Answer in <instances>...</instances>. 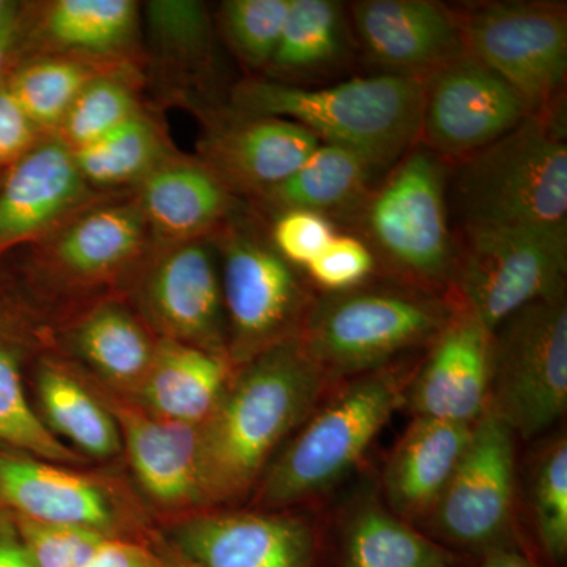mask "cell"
I'll return each instance as SVG.
<instances>
[{
	"label": "cell",
	"mask_w": 567,
	"mask_h": 567,
	"mask_svg": "<svg viewBox=\"0 0 567 567\" xmlns=\"http://www.w3.org/2000/svg\"><path fill=\"white\" fill-rule=\"evenodd\" d=\"M473 425L415 417L383 470L388 509L409 524L427 520L464 457Z\"/></svg>",
	"instance_id": "cell-23"
},
{
	"label": "cell",
	"mask_w": 567,
	"mask_h": 567,
	"mask_svg": "<svg viewBox=\"0 0 567 567\" xmlns=\"http://www.w3.org/2000/svg\"><path fill=\"white\" fill-rule=\"evenodd\" d=\"M71 152L82 178L100 194L140 185L171 155L163 133L144 111L102 140Z\"/></svg>",
	"instance_id": "cell-31"
},
{
	"label": "cell",
	"mask_w": 567,
	"mask_h": 567,
	"mask_svg": "<svg viewBox=\"0 0 567 567\" xmlns=\"http://www.w3.org/2000/svg\"><path fill=\"white\" fill-rule=\"evenodd\" d=\"M480 567H537L527 555L518 551L517 548L499 546L484 551V559Z\"/></svg>",
	"instance_id": "cell-44"
},
{
	"label": "cell",
	"mask_w": 567,
	"mask_h": 567,
	"mask_svg": "<svg viewBox=\"0 0 567 567\" xmlns=\"http://www.w3.org/2000/svg\"><path fill=\"white\" fill-rule=\"evenodd\" d=\"M7 6H9V2H3V0H0V17H2L3 11H6Z\"/></svg>",
	"instance_id": "cell-47"
},
{
	"label": "cell",
	"mask_w": 567,
	"mask_h": 567,
	"mask_svg": "<svg viewBox=\"0 0 567 567\" xmlns=\"http://www.w3.org/2000/svg\"><path fill=\"white\" fill-rule=\"evenodd\" d=\"M488 410L533 440L567 410L566 295L536 301L494 331Z\"/></svg>",
	"instance_id": "cell-9"
},
{
	"label": "cell",
	"mask_w": 567,
	"mask_h": 567,
	"mask_svg": "<svg viewBox=\"0 0 567 567\" xmlns=\"http://www.w3.org/2000/svg\"><path fill=\"white\" fill-rule=\"evenodd\" d=\"M153 245L212 238L240 212V200L199 158L167 155L136 186Z\"/></svg>",
	"instance_id": "cell-20"
},
{
	"label": "cell",
	"mask_w": 567,
	"mask_h": 567,
	"mask_svg": "<svg viewBox=\"0 0 567 567\" xmlns=\"http://www.w3.org/2000/svg\"><path fill=\"white\" fill-rule=\"evenodd\" d=\"M377 265L374 252L358 235L336 234L305 270L324 293H339L364 286Z\"/></svg>",
	"instance_id": "cell-39"
},
{
	"label": "cell",
	"mask_w": 567,
	"mask_h": 567,
	"mask_svg": "<svg viewBox=\"0 0 567 567\" xmlns=\"http://www.w3.org/2000/svg\"><path fill=\"white\" fill-rule=\"evenodd\" d=\"M290 0H227L223 2L221 28L227 43L238 59L251 69H268L276 48Z\"/></svg>",
	"instance_id": "cell-37"
},
{
	"label": "cell",
	"mask_w": 567,
	"mask_h": 567,
	"mask_svg": "<svg viewBox=\"0 0 567 567\" xmlns=\"http://www.w3.org/2000/svg\"><path fill=\"white\" fill-rule=\"evenodd\" d=\"M319 144V137L298 123L234 110L205 130L199 159L235 197L259 200Z\"/></svg>",
	"instance_id": "cell-15"
},
{
	"label": "cell",
	"mask_w": 567,
	"mask_h": 567,
	"mask_svg": "<svg viewBox=\"0 0 567 567\" xmlns=\"http://www.w3.org/2000/svg\"><path fill=\"white\" fill-rule=\"evenodd\" d=\"M450 295L491 333L511 316L566 295L567 226H468Z\"/></svg>",
	"instance_id": "cell-8"
},
{
	"label": "cell",
	"mask_w": 567,
	"mask_h": 567,
	"mask_svg": "<svg viewBox=\"0 0 567 567\" xmlns=\"http://www.w3.org/2000/svg\"><path fill=\"white\" fill-rule=\"evenodd\" d=\"M352 22L368 58L388 73L429 78L466 52L456 11L434 0H361Z\"/></svg>",
	"instance_id": "cell-18"
},
{
	"label": "cell",
	"mask_w": 567,
	"mask_h": 567,
	"mask_svg": "<svg viewBox=\"0 0 567 567\" xmlns=\"http://www.w3.org/2000/svg\"><path fill=\"white\" fill-rule=\"evenodd\" d=\"M427 78L380 73L328 87L248 80L234 89V110L305 126L320 142L360 153L377 169L405 155L420 137Z\"/></svg>",
	"instance_id": "cell-2"
},
{
	"label": "cell",
	"mask_w": 567,
	"mask_h": 567,
	"mask_svg": "<svg viewBox=\"0 0 567 567\" xmlns=\"http://www.w3.org/2000/svg\"><path fill=\"white\" fill-rule=\"evenodd\" d=\"M450 555L372 498L346 527L344 567H447Z\"/></svg>",
	"instance_id": "cell-29"
},
{
	"label": "cell",
	"mask_w": 567,
	"mask_h": 567,
	"mask_svg": "<svg viewBox=\"0 0 567 567\" xmlns=\"http://www.w3.org/2000/svg\"><path fill=\"white\" fill-rule=\"evenodd\" d=\"M145 20L155 51L164 62L199 65L212 50V21L207 7L192 0L145 3Z\"/></svg>",
	"instance_id": "cell-36"
},
{
	"label": "cell",
	"mask_w": 567,
	"mask_h": 567,
	"mask_svg": "<svg viewBox=\"0 0 567 567\" xmlns=\"http://www.w3.org/2000/svg\"><path fill=\"white\" fill-rule=\"evenodd\" d=\"M218 252L227 354L240 368L298 338L316 298L259 224L238 212L212 237Z\"/></svg>",
	"instance_id": "cell-7"
},
{
	"label": "cell",
	"mask_w": 567,
	"mask_h": 567,
	"mask_svg": "<svg viewBox=\"0 0 567 567\" xmlns=\"http://www.w3.org/2000/svg\"><path fill=\"white\" fill-rule=\"evenodd\" d=\"M137 274L141 312L158 339L227 354L221 275L212 238L153 245Z\"/></svg>",
	"instance_id": "cell-12"
},
{
	"label": "cell",
	"mask_w": 567,
	"mask_h": 567,
	"mask_svg": "<svg viewBox=\"0 0 567 567\" xmlns=\"http://www.w3.org/2000/svg\"><path fill=\"white\" fill-rule=\"evenodd\" d=\"M123 73L125 70L100 74L74 100L54 134L70 151H80L102 140L140 114V100L132 81Z\"/></svg>",
	"instance_id": "cell-33"
},
{
	"label": "cell",
	"mask_w": 567,
	"mask_h": 567,
	"mask_svg": "<svg viewBox=\"0 0 567 567\" xmlns=\"http://www.w3.org/2000/svg\"><path fill=\"white\" fill-rule=\"evenodd\" d=\"M494 333L458 306L405 393L415 417L473 425L487 412Z\"/></svg>",
	"instance_id": "cell-16"
},
{
	"label": "cell",
	"mask_w": 567,
	"mask_h": 567,
	"mask_svg": "<svg viewBox=\"0 0 567 567\" xmlns=\"http://www.w3.org/2000/svg\"><path fill=\"white\" fill-rule=\"evenodd\" d=\"M374 171L377 167L360 153L320 142L289 178L257 203L275 215L308 210L333 221L334 216H353L369 194Z\"/></svg>",
	"instance_id": "cell-26"
},
{
	"label": "cell",
	"mask_w": 567,
	"mask_h": 567,
	"mask_svg": "<svg viewBox=\"0 0 567 567\" xmlns=\"http://www.w3.org/2000/svg\"><path fill=\"white\" fill-rule=\"evenodd\" d=\"M234 372L227 354L158 339L148 374L137 391L152 415L199 427L215 412Z\"/></svg>",
	"instance_id": "cell-24"
},
{
	"label": "cell",
	"mask_w": 567,
	"mask_h": 567,
	"mask_svg": "<svg viewBox=\"0 0 567 567\" xmlns=\"http://www.w3.org/2000/svg\"><path fill=\"white\" fill-rule=\"evenodd\" d=\"M565 99L461 163L464 226H567Z\"/></svg>",
	"instance_id": "cell-5"
},
{
	"label": "cell",
	"mask_w": 567,
	"mask_h": 567,
	"mask_svg": "<svg viewBox=\"0 0 567 567\" xmlns=\"http://www.w3.org/2000/svg\"><path fill=\"white\" fill-rule=\"evenodd\" d=\"M0 567H37L21 535L0 527Z\"/></svg>",
	"instance_id": "cell-43"
},
{
	"label": "cell",
	"mask_w": 567,
	"mask_h": 567,
	"mask_svg": "<svg viewBox=\"0 0 567 567\" xmlns=\"http://www.w3.org/2000/svg\"><path fill=\"white\" fill-rule=\"evenodd\" d=\"M121 71L70 55H41L6 82L43 136H54L82 89L100 74Z\"/></svg>",
	"instance_id": "cell-32"
},
{
	"label": "cell",
	"mask_w": 567,
	"mask_h": 567,
	"mask_svg": "<svg viewBox=\"0 0 567 567\" xmlns=\"http://www.w3.org/2000/svg\"><path fill=\"white\" fill-rule=\"evenodd\" d=\"M175 539L197 567H309L315 554L308 522L271 511L189 518Z\"/></svg>",
	"instance_id": "cell-19"
},
{
	"label": "cell",
	"mask_w": 567,
	"mask_h": 567,
	"mask_svg": "<svg viewBox=\"0 0 567 567\" xmlns=\"http://www.w3.org/2000/svg\"><path fill=\"white\" fill-rule=\"evenodd\" d=\"M334 223L328 216L308 210H287L275 215L271 245L295 268H305L333 240Z\"/></svg>",
	"instance_id": "cell-40"
},
{
	"label": "cell",
	"mask_w": 567,
	"mask_h": 567,
	"mask_svg": "<svg viewBox=\"0 0 567 567\" xmlns=\"http://www.w3.org/2000/svg\"><path fill=\"white\" fill-rule=\"evenodd\" d=\"M454 11L465 51L513 85L533 110L565 99V2H481Z\"/></svg>",
	"instance_id": "cell-10"
},
{
	"label": "cell",
	"mask_w": 567,
	"mask_h": 567,
	"mask_svg": "<svg viewBox=\"0 0 567 567\" xmlns=\"http://www.w3.org/2000/svg\"><path fill=\"white\" fill-rule=\"evenodd\" d=\"M39 245L40 262L52 279L93 287L136 274L153 241L134 197L118 203L103 197Z\"/></svg>",
	"instance_id": "cell-14"
},
{
	"label": "cell",
	"mask_w": 567,
	"mask_h": 567,
	"mask_svg": "<svg viewBox=\"0 0 567 567\" xmlns=\"http://www.w3.org/2000/svg\"><path fill=\"white\" fill-rule=\"evenodd\" d=\"M18 529L37 567H84L107 537L95 529L43 525L20 517Z\"/></svg>",
	"instance_id": "cell-38"
},
{
	"label": "cell",
	"mask_w": 567,
	"mask_h": 567,
	"mask_svg": "<svg viewBox=\"0 0 567 567\" xmlns=\"http://www.w3.org/2000/svg\"><path fill=\"white\" fill-rule=\"evenodd\" d=\"M71 339L82 360L106 382L136 391L158 346L148 324L117 301L92 308L74 327Z\"/></svg>",
	"instance_id": "cell-27"
},
{
	"label": "cell",
	"mask_w": 567,
	"mask_h": 567,
	"mask_svg": "<svg viewBox=\"0 0 567 567\" xmlns=\"http://www.w3.org/2000/svg\"><path fill=\"white\" fill-rule=\"evenodd\" d=\"M331 388L298 338L235 369L215 412L199 425L204 506L234 505L256 491L276 451Z\"/></svg>",
	"instance_id": "cell-1"
},
{
	"label": "cell",
	"mask_w": 567,
	"mask_h": 567,
	"mask_svg": "<svg viewBox=\"0 0 567 567\" xmlns=\"http://www.w3.org/2000/svg\"><path fill=\"white\" fill-rule=\"evenodd\" d=\"M44 424L87 456L107 458L122 451L114 416L80 380L58 364H44L37 377Z\"/></svg>",
	"instance_id": "cell-28"
},
{
	"label": "cell",
	"mask_w": 567,
	"mask_h": 567,
	"mask_svg": "<svg viewBox=\"0 0 567 567\" xmlns=\"http://www.w3.org/2000/svg\"><path fill=\"white\" fill-rule=\"evenodd\" d=\"M529 502L540 546L561 563L567 554V440L557 435L537 454L529 481Z\"/></svg>",
	"instance_id": "cell-35"
},
{
	"label": "cell",
	"mask_w": 567,
	"mask_h": 567,
	"mask_svg": "<svg viewBox=\"0 0 567 567\" xmlns=\"http://www.w3.org/2000/svg\"><path fill=\"white\" fill-rule=\"evenodd\" d=\"M415 369L394 363L328 391L268 465L256 503L267 511L309 502L341 483L405 404Z\"/></svg>",
	"instance_id": "cell-3"
},
{
	"label": "cell",
	"mask_w": 567,
	"mask_h": 567,
	"mask_svg": "<svg viewBox=\"0 0 567 567\" xmlns=\"http://www.w3.org/2000/svg\"><path fill=\"white\" fill-rule=\"evenodd\" d=\"M41 140L39 128L11 95L6 82L0 84V167L14 166Z\"/></svg>",
	"instance_id": "cell-41"
},
{
	"label": "cell",
	"mask_w": 567,
	"mask_h": 567,
	"mask_svg": "<svg viewBox=\"0 0 567 567\" xmlns=\"http://www.w3.org/2000/svg\"><path fill=\"white\" fill-rule=\"evenodd\" d=\"M84 567H151L140 550L106 537Z\"/></svg>",
	"instance_id": "cell-42"
},
{
	"label": "cell",
	"mask_w": 567,
	"mask_h": 567,
	"mask_svg": "<svg viewBox=\"0 0 567 567\" xmlns=\"http://www.w3.org/2000/svg\"><path fill=\"white\" fill-rule=\"evenodd\" d=\"M0 502L18 517L43 525L95 529L114 527V502L102 484L70 470L0 454Z\"/></svg>",
	"instance_id": "cell-22"
},
{
	"label": "cell",
	"mask_w": 567,
	"mask_h": 567,
	"mask_svg": "<svg viewBox=\"0 0 567 567\" xmlns=\"http://www.w3.org/2000/svg\"><path fill=\"white\" fill-rule=\"evenodd\" d=\"M350 50L342 3L334 0H290L281 40L270 66L282 76H306L344 62Z\"/></svg>",
	"instance_id": "cell-30"
},
{
	"label": "cell",
	"mask_w": 567,
	"mask_h": 567,
	"mask_svg": "<svg viewBox=\"0 0 567 567\" xmlns=\"http://www.w3.org/2000/svg\"><path fill=\"white\" fill-rule=\"evenodd\" d=\"M0 440L52 464H78L81 454L58 439L37 415L22 388L20 365L0 342Z\"/></svg>",
	"instance_id": "cell-34"
},
{
	"label": "cell",
	"mask_w": 567,
	"mask_h": 567,
	"mask_svg": "<svg viewBox=\"0 0 567 567\" xmlns=\"http://www.w3.org/2000/svg\"><path fill=\"white\" fill-rule=\"evenodd\" d=\"M533 112L513 85L465 52L427 78L417 144L445 163H462Z\"/></svg>",
	"instance_id": "cell-13"
},
{
	"label": "cell",
	"mask_w": 567,
	"mask_h": 567,
	"mask_svg": "<svg viewBox=\"0 0 567 567\" xmlns=\"http://www.w3.org/2000/svg\"><path fill=\"white\" fill-rule=\"evenodd\" d=\"M152 567V566H151Z\"/></svg>",
	"instance_id": "cell-48"
},
{
	"label": "cell",
	"mask_w": 567,
	"mask_h": 567,
	"mask_svg": "<svg viewBox=\"0 0 567 567\" xmlns=\"http://www.w3.org/2000/svg\"><path fill=\"white\" fill-rule=\"evenodd\" d=\"M130 464L141 487L164 507L204 506L199 480V427L111 401Z\"/></svg>",
	"instance_id": "cell-21"
},
{
	"label": "cell",
	"mask_w": 567,
	"mask_h": 567,
	"mask_svg": "<svg viewBox=\"0 0 567 567\" xmlns=\"http://www.w3.org/2000/svg\"><path fill=\"white\" fill-rule=\"evenodd\" d=\"M361 240L406 286L451 287L457 248L447 226L446 163L416 144L353 213Z\"/></svg>",
	"instance_id": "cell-6"
},
{
	"label": "cell",
	"mask_w": 567,
	"mask_h": 567,
	"mask_svg": "<svg viewBox=\"0 0 567 567\" xmlns=\"http://www.w3.org/2000/svg\"><path fill=\"white\" fill-rule=\"evenodd\" d=\"M18 29H20V9L14 3L7 6L2 17H0V71L6 65L7 55L17 40Z\"/></svg>",
	"instance_id": "cell-45"
},
{
	"label": "cell",
	"mask_w": 567,
	"mask_h": 567,
	"mask_svg": "<svg viewBox=\"0 0 567 567\" xmlns=\"http://www.w3.org/2000/svg\"><path fill=\"white\" fill-rule=\"evenodd\" d=\"M457 309L450 293L364 284L316 298L298 339L334 386L431 346Z\"/></svg>",
	"instance_id": "cell-4"
},
{
	"label": "cell",
	"mask_w": 567,
	"mask_h": 567,
	"mask_svg": "<svg viewBox=\"0 0 567 567\" xmlns=\"http://www.w3.org/2000/svg\"><path fill=\"white\" fill-rule=\"evenodd\" d=\"M102 199L82 178L73 152L59 137H43L11 166L0 188V254L28 241L39 244Z\"/></svg>",
	"instance_id": "cell-17"
},
{
	"label": "cell",
	"mask_w": 567,
	"mask_h": 567,
	"mask_svg": "<svg viewBox=\"0 0 567 567\" xmlns=\"http://www.w3.org/2000/svg\"><path fill=\"white\" fill-rule=\"evenodd\" d=\"M140 29L141 7L133 0H55L44 7L35 37L47 55L123 69Z\"/></svg>",
	"instance_id": "cell-25"
},
{
	"label": "cell",
	"mask_w": 567,
	"mask_h": 567,
	"mask_svg": "<svg viewBox=\"0 0 567 567\" xmlns=\"http://www.w3.org/2000/svg\"><path fill=\"white\" fill-rule=\"evenodd\" d=\"M517 436L491 410L473 425L472 440L427 522L447 543L468 548L506 546L517 491Z\"/></svg>",
	"instance_id": "cell-11"
},
{
	"label": "cell",
	"mask_w": 567,
	"mask_h": 567,
	"mask_svg": "<svg viewBox=\"0 0 567 567\" xmlns=\"http://www.w3.org/2000/svg\"><path fill=\"white\" fill-rule=\"evenodd\" d=\"M152 567H197L194 566L193 563L186 561L185 558H183V561H164L162 565H152Z\"/></svg>",
	"instance_id": "cell-46"
}]
</instances>
